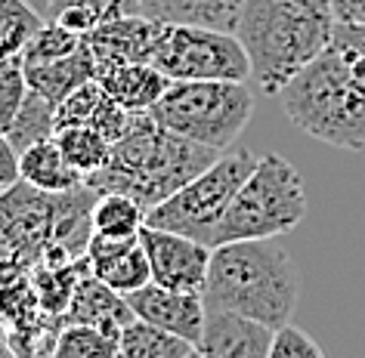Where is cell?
Segmentation results:
<instances>
[{
	"label": "cell",
	"instance_id": "83f0119b",
	"mask_svg": "<svg viewBox=\"0 0 365 358\" xmlns=\"http://www.w3.org/2000/svg\"><path fill=\"white\" fill-rule=\"evenodd\" d=\"M269 358H325V352L307 330H300L297 325H285L276 330Z\"/></svg>",
	"mask_w": 365,
	"mask_h": 358
},
{
	"label": "cell",
	"instance_id": "5bb4252c",
	"mask_svg": "<svg viewBox=\"0 0 365 358\" xmlns=\"http://www.w3.org/2000/svg\"><path fill=\"white\" fill-rule=\"evenodd\" d=\"M242 4L245 0H127V4H121V10L155 22H186L235 31Z\"/></svg>",
	"mask_w": 365,
	"mask_h": 358
},
{
	"label": "cell",
	"instance_id": "ac0fdd59",
	"mask_svg": "<svg viewBox=\"0 0 365 358\" xmlns=\"http://www.w3.org/2000/svg\"><path fill=\"white\" fill-rule=\"evenodd\" d=\"M19 170L22 182H29L38 191H50V195H62V191H75L84 186V173H78L62 154L56 136L31 145L29 152L19 154Z\"/></svg>",
	"mask_w": 365,
	"mask_h": 358
},
{
	"label": "cell",
	"instance_id": "f546056e",
	"mask_svg": "<svg viewBox=\"0 0 365 358\" xmlns=\"http://www.w3.org/2000/svg\"><path fill=\"white\" fill-rule=\"evenodd\" d=\"M16 182H22V170H19V152L13 149L10 136L0 130V186L10 189Z\"/></svg>",
	"mask_w": 365,
	"mask_h": 358
},
{
	"label": "cell",
	"instance_id": "8fae6325",
	"mask_svg": "<svg viewBox=\"0 0 365 358\" xmlns=\"http://www.w3.org/2000/svg\"><path fill=\"white\" fill-rule=\"evenodd\" d=\"M133 315L149 321V325L170 330L182 339H189L192 346H198L207 318V306L202 293H182V290H168L161 284H145V288L127 293Z\"/></svg>",
	"mask_w": 365,
	"mask_h": 358
},
{
	"label": "cell",
	"instance_id": "9a60e30c",
	"mask_svg": "<svg viewBox=\"0 0 365 358\" xmlns=\"http://www.w3.org/2000/svg\"><path fill=\"white\" fill-rule=\"evenodd\" d=\"M136 315L124 293L106 288L93 275H84L71 297V306L66 312V325H93L112 337H121V330L130 325Z\"/></svg>",
	"mask_w": 365,
	"mask_h": 358
},
{
	"label": "cell",
	"instance_id": "d4e9b609",
	"mask_svg": "<svg viewBox=\"0 0 365 358\" xmlns=\"http://www.w3.org/2000/svg\"><path fill=\"white\" fill-rule=\"evenodd\" d=\"M84 47V34L68 31L59 22H43L41 31L25 43L22 62H53V59H66L71 53H78Z\"/></svg>",
	"mask_w": 365,
	"mask_h": 358
},
{
	"label": "cell",
	"instance_id": "cb8c5ba5",
	"mask_svg": "<svg viewBox=\"0 0 365 358\" xmlns=\"http://www.w3.org/2000/svg\"><path fill=\"white\" fill-rule=\"evenodd\" d=\"M115 10H118V4H108V0H47L43 19L66 25L68 31L90 34L93 28H99Z\"/></svg>",
	"mask_w": 365,
	"mask_h": 358
},
{
	"label": "cell",
	"instance_id": "d590c367",
	"mask_svg": "<svg viewBox=\"0 0 365 358\" xmlns=\"http://www.w3.org/2000/svg\"><path fill=\"white\" fill-rule=\"evenodd\" d=\"M0 191H4V186H0Z\"/></svg>",
	"mask_w": 365,
	"mask_h": 358
},
{
	"label": "cell",
	"instance_id": "7a4b0ae2",
	"mask_svg": "<svg viewBox=\"0 0 365 358\" xmlns=\"http://www.w3.org/2000/svg\"><path fill=\"white\" fill-rule=\"evenodd\" d=\"M220 154L223 152L164 130L149 112H136L130 130L112 145L108 164L87 177V186L96 195H130L145 210H152L211 167Z\"/></svg>",
	"mask_w": 365,
	"mask_h": 358
},
{
	"label": "cell",
	"instance_id": "d6a6232c",
	"mask_svg": "<svg viewBox=\"0 0 365 358\" xmlns=\"http://www.w3.org/2000/svg\"><path fill=\"white\" fill-rule=\"evenodd\" d=\"M29 4L34 6V10H38L41 16H43V10H47V0H29Z\"/></svg>",
	"mask_w": 365,
	"mask_h": 358
},
{
	"label": "cell",
	"instance_id": "ba28073f",
	"mask_svg": "<svg viewBox=\"0 0 365 358\" xmlns=\"http://www.w3.org/2000/svg\"><path fill=\"white\" fill-rule=\"evenodd\" d=\"M152 65L170 80H251V59L235 31L164 22Z\"/></svg>",
	"mask_w": 365,
	"mask_h": 358
},
{
	"label": "cell",
	"instance_id": "4dcf8cb0",
	"mask_svg": "<svg viewBox=\"0 0 365 358\" xmlns=\"http://www.w3.org/2000/svg\"><path fill=\"white\" fill-rule=\"evenodd\" d=\"M337 22L346 25H365V0H331Z\"/></svg>",
	"mask_w": 365,
	"mask_h": 358
},
{
	"label": "cell",
	"instance_id": "4316f807",
	"mask_svg": "<svg viewBox=\"0 0 365 358\" xmlns=\"http://www.w3.org/2000/svg\"><path fill=\"white\" fill-rule=\"evenodd\" d=\"M29 96V78H25L22 56L0 59V130H6L16 112Z\"/></svg>",
	"mask_w": 365,
	"mask_h": 358
},
{
	"label": "cell",
	"instance_id": "44dd1931",
	"mask_svg": "<svg viewBox=\"0 0 365 358\" xmlns=\"http://www.w3.org/2000/svg\"><path fill=\"white\" fill-rule=\"evenodd\" d=\"M4 133L10 136L13 149L19 154L29 152L31 145H38L43 139H53V136H56V105H53L50 99H43L41 93L29 90L22 108L16 112V117Z\"/></svg>",
	"mask_w": 365,
	"mask_h": 358
},
{
	"label": "cell",
	"instance_id": "836d02e7",
	"mask_svg": "<svg viewBox=\"0 0 365 358\" xmlns=\"http://www.w3.org/2000/svg\"><path fill=\"white\" fill-rule=\"evenodd\" d=\"M108 4H118V6H121V4H127V0H108Z\"/></svg>",
	"mask_w": 365,
	"mask_h": 358
},
{
	"label": "cell",
	"instance_id": "f1b7e54d",
	"mask_svg": "<svg viewBox=\"0 0 365 358\" xmlns=\"http://www.w3.org/2000/svg\"><path fill=\"white\" fill-rule=\"evenodd\" d=\"M334 43H341L344 50H350V53H353V59L359 62V68H362V75H365V25H346V22H337Z\"/></svg>",
	"mask_w": 365,
	"mask_h": 358
},
{
	"label": "cell",
	"instance_id": "e0dca14e",
	"mask_svg": "<svg viewBox=\"0 0 365 358\" xmlns=\"http://www.w3.org/2000/svg\"><path fill=\"white\" fill-rule=\"evenodd\" d=\"M22 65H25V78H29V90L41 93L43 99H50L53 105H59L68 93H75L78 87H84L87 80L96 78V62H93V53H90L87 43L66 59L22 62Z\"/></svg>",
	"mask_w": 365,
	"mask_h": 358
},
{
	"label": "cell",
	"instance_id": "6da1fadb",
	"mask_svg": "<svg viewBox=\"0 0 365 358\" xmlns=\"http://www.w3.org/2000/svg\"><path fill=\"white\" fill-rule=\"evenodd\" d=\"M331 0H245L235 38L248 50L251 80L279 96L307 65L334 43Z\"/></svg>",
	"mask_w": 365,
	"mask_h": 358
},
{
	"label": "cell",
	"instance_id": "7402d4cb",
	"mask_svg": "<svg viewBox=\"0 0 365 358\" xmlns=\"http://www.w3.org/2000/svg\"><path fill=\"white\" fill-rule=\"evenodd\" d=\"M56 142L71 167L78 173H84V179L106 167L108 158H112V145H115L99 130H93V127H66V130H56Z\"/></svg>",
	"mask_w": 365,
	"mask_h": 358
},
{
	"label": "cell",
	"instance_id": "484cf974",
	"mask_svg": "<svg viewBox=\"0 0 365 358\" xmlns=\"http://www.w3.org/2000/svg\"><path fill=\"white\" fill-rule=\"evenodd\" d=\"M103 96H106V90L96 78L87 80L84 87H78L75 93H68L56 105V130H66V127H93V117H96V108L103 102Z\"/></svg>",
	"mask_w": 365,
	"mask_h": 358
},
{
	"label": "cell",
	"instance_id": "3957f363",
	"mask_svg": "<svg viewBox=\"0 0 365 358\" xmlns=\"http://www.w3.org/2000/svg\"><path fill=\"white\" fill-rule=\"evenodd\" d=\"M202 297L207 312H235L279 330L291 325L300 275L276 238L230 241L214 247Z\"/></svg>",
	"mask_w": 365,
	"mask_h": 358
},
{
	"label": "cell",
	"instance_id": "277c9868",
	"mask_svg": "<svg viewBox=\"0 0 365 358\" xmlns=\"http://www.w3.org/2000/svg\"><path fill=\"white\" fill-rule=\"evenodd\" d=\"M291 124L346 152H365V75L350 50L331 43L279 93Z\"/></svg>",
	"mask_w": 365,
	"mask_h": 358
},
{
	"label": "cell",
	"instance_id": "ffe728a7",
	"mask_svg": "<svg viewBox=\"0 0 365 358\" xmlns=\"http://www.w3.org/2000/svg\"><path fill=\"white\" fill-rule=\"evenodd\" d=\"M93 232L108 238H140V232L149 223V210L130 195H118V191H106L93 201Z\"/></svg>",
	"mask_w": 365,
	"mask_h": 358
},
{
	"label": "cell",
	"instance_id": "e575fe53",
	"mask_svg": "<svg viewBox=\"0 0 365 358\" xmlns=\"http://www.w3.org/2000/svg\"><path fill=\"white\" fill-rule=\"evenodd\" d=\"M186 358H202V355H198V352H192V355H186Z\"/></svg>",
	"mask_w": 365,
	"mask_h": 358
},
{
	"label": "cell",
	"instance_id": "7c38bea8",
	"mask_svg": "<svg viewBox=\"0 0 365 358\" xmlns=\"http://www.w3.org/2000/svg\"><path fill=\"white\" fill-rule=\"evenodd\" d=\"M84 263L93 278H99L106 288L124 293V297L152 284V265L140 238H108L93 232Z\"/></svg>",
	"mask_w": 365,
	"mask_h": 358
},
{
	"label": "cell",
	"instance_id": "603a6c76",
	"mask_svg": "<svg viewBox=\"0 0 365 358\" xmlns=\"http://www.w3.org/2000/svg\"><path fill=\"white\" fill-rule=\"evenodd\" d=\"M50 358H121L118 337L93 325H66L53 337Z\"/></svg>",
	"mask_w": 365,
	"mask_h": 358
},
{
	"label": "cell",
	"instance_id": "d6986e66",
	"mask_svg": "<svg viewBox=\"0 0 365 358\" xmlns=\"http://www.w3.org/2000/svg\"><path fill=\"white\" fill-rule=\"evenodd\" d=\"M121 358H186L195 352L189 339H182L170 330H161L143 318H133L118 337Z\"/></svg>",
	"mask_w": 365,
	"mask_h": 358
},
{
	"label": "cell",
	"instance_id": "2e32d148",
	"mask_svg": "<svg viewBox=\"0 0 365 358\" xmlns=\"http://www.w3.org/2000/svg\"><path fill=\"white\" fill-rule=\"evenodd\" d=\"M96 80L127 112H152L164 90L170 87V78L161 75L152 62H127V65L106 68L96 75Z\"/></svg>",
	"mask_w": 365,
	"mask_h": 358
},
{
	"label": "cell",
	"instance_id": "9c48e42d",
	"mask_svg": "<svg viewBox=\"0 0 365 358\" xmlns=\"http://www.w3.org/2000/svg\"><path fill=\"white\" fill-rule=\"evenodd\" d=\"M140 241L145 247L152 265V281L168 290L182 293H202L207 284V269H211L214 247L195 238H186L180 232L145 226L140 232Z\"/></svg>",
	"mask_w": 365,
	"mask_h": 358
},
{
	"label": "cell",
	"instance_id": "1f68e13d",
	"mask_svg": "<svg viewBox=\"0 0 365 358\" xmlns=\"http://www.w3.org/2000/svg\"><path fill=\"white\" fill-rule=\"evenodd\" d=\"M0 358H25V355H19V349H16L13 337L6 334L4 327H0ZM29 358H31V355H29ZM34 358H50V352H38Z\"/></svg>",
	"mask_w": 365,
	"mask_h": 358
},
{
	"label": "cell",
	"instance_id": "4fadbf2b",
	"mask_svg": "<svg viewBox=\"0 0 365 358\" xmlns=\"http://www.w3.org/2000/svg\"><path fill=\"white\" fill-rule=\"evenodd\" d=\"M276 330L235 312H207L195 352L202 358H269Z\"/></svg>",
	"mask_w": 365,
	"mask_h": 358
},
{
	"label": "cell",
	"instance_id": "5b68a950",
	"mask_svg": "<svg viewBox=\"0 0 365 358\" xmlns=\"http://www.w3.org/2000/svg\"><path fill=\"white\" fill-rule=\"evenodd\" d=\"M307 216V189L297 167L282 154H263L251 177L235 191L217 226L214 247L254 238H279Z\"/></svg>",
	"mask_w": 365,
	"mask_h": 358
},
{
	"label": "cell",
	"instance_id": "8992f818",
	"mask_svg": "<svg viewBox=\"0 0 365 358\" xmlns=\"http://www.w3.org/2000/svg\"><path fill=\"white\" fill-rule=\"evenodd\" d=\"M164 130L226 152L254 115V96L239 80H170L149 112Z\"/></svg>",
	"mask_w": 365,
	"mask_h": 358
},
{
	"label": "cell",
	"instance_id": "30bf717a",
	"mask_svg": "<svg viewBox=\"0 0 365 358\" xmlns=\"http://www.w3.org/2000/svg\"><path fill=\"white\" fill-rule=\"evenodd\" d=\"M161 28H164V22L124 13L118 6L99 28L84 34V43L90 47L93 62H96V75L115 65H127V62H152Z\"/></svg>",
	"mask_w": 365,
	"mask_h": 358
},
{
	"label": "cell",
	"instance_id": "52a82bcc",
	"mask_svg": "<svg viewBox=\"0 0 365 358\" xmlns=\"http://www.w3.org/2000/svg\"><path fill=\"white\" fill-rule=\"evenodd\" d=\"M257 161L260 158L248 149H226L207 170H202L195 179H189L158 207H152L145 226L180 232L214 247V235L226 207L232 204L235 191L251 177Z\"/></svg>",
	"mask_w": 365,
	"mask_h": 358
}]
</instances>
